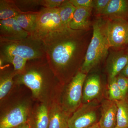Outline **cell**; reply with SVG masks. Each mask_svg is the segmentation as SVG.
<instances>
[{"label": "cell", "mask_w": 128, "mask_h": 128, "mask_svg": "<svg viewBox=\"0 0 128 128\" xmlns=\"http://www.w3.org/2000/svg\"><path fill=\"white\" fill-rule=\"evenodd\" d=\"M65 0H40V6L47 8H58Z\"/></svg>", "instance_id": "27"}, {"label": "cell", "mask_w": 128, "mask_h": 128, "mask_svg": "<svg viewBox=\"0 0 128 128\" xmlns=\"http://www.w3.org/2000/svg\"><path fill=\"white\" fill-rule=\"evenodd\" d=\"M91 8H76L69 28L74 30H88L92 25L91 21L92 11Z\"/></svg>", "instance_id": "16"}, {"label": "cell", "mask_w": 128, "mask_h": 128, "mask_svg": "<svg viewBox=\"0 0 128 128\" xmlns=\"http://www.w3.org/2000/svg\"><path fill=\"white\" fill-rule=\"evenodd\" d=\"M100 16L111 20H128V0H110Z\"/></svg>", "instance_id": "14"}, {"label": "cell", "mask_w": 128, "mask_h": 128, "mask_svg": "<svg viewBox=\"0 0 128 128\" xmlns=\"http://www.w3.org/2000/svg\"><path fill=\"white\" fill-rule=\"evenodd\" d=\"M24 12L16 6L14 0H0V19L5 20L14 18L22 14Z\"/></svg>", "instance_id": "19"}, {"label": "cell", "mask_w": 128, "mask_h": 128, "mask_svg": "<svg viewBox=\"0 0 128 128\" xmlns=\"http://www.w3.org/2000/svg\"><path fill=\"white\" fill-rule=\"evenodd\" d=\"M30 35L14 18L0 20V42L22 40Z\"/></svg>", "instance_id": "10"}, {"label": "cell", "mask_w": 128, "mask_h": 128, "mask_svg": "<svg viewBox=\"0 0 128 128\" xmlns=\"http://www.w3.org/2000/svg\"><path fill=\"white\" fill-rule=\"evenodd\" d=\"M14 1L20 9L21 8L32 9L40 6V0H14Z\"/></svg>", "instance_id": "26"}, {"label": "cell", "mask_w": 128, "mask_h": 128, "mask_svg": "<svg viewBox=\"0 0 128 128\" xmlns=\"http://www.w3.org/2000/svg\"><path fill=\"white\" fill-rule=\"evenodd\" d=\"M91 30L68 28L41 40L47 62L60 82H70L80 70L91 39Z\"/></svg>", "instance_id": "1"}, {"label": "cell", "mask_w": 128, "mask_h": 128, "mask_svg": "<svg viewBox=\"0 0 128 128\" xmlns=\"http://www.w3.org/2000/svg\"><path fill=\"white\" fill-rule=\"evenodd\" d=\"M70 115L63 108L60 102L52 100L49 107L48 128H68Z\"/></svg>", "instance_id": "12"}, {"label": "cell", "mask_w": 128, "mask_h": 128, "mask_svg": "<svg viewBox=\"0 0 128 128\" xmlns=\"http://www.w3.org/2000/svg\"><path fill=\"white\" fill-rule=\"evenodd\" d=\"M38 12H24L14 18L21 28L32 36L36 25L37 16Z\"/></svg>", "instance_id": "18"}, {"label": "cell", "mask_w": 128, "mask_h": 128, "mask_svg": "<svg viewBox=\"0 0 128 128\" xmlns=\"http://www.w3.org/2000/svg\"><path fill=\"white\" fill-rule=\"evenodd\" d=\"M76 8L69 0H66L58 8L60 17L64 28H69Z\"/></svg>", "instance_id": "22"}, {"label": "cell", "mask_w": 128, "mask_h": 128, "mask_svg": "<svg viewBox=\"0 0 128 128\" xmlns=\"http://www.w3.org/2000/svg\"><path fill=\"white\" fill-rule=\"evenodd\" d=\"M30 128H31V127H30Z\"/></svg>", "instance_id": "32"}, {"label": "cell", "mask_w": 128, "mask_h": 128, "mask_svg": "<svg viewBox=\"0 0 128 128\" xmlns=\"http://www.w3.org/2000/svg\"><path fill=\"white\" fill-rule=\"evenodd\" d=\"M88 128H100V126H99L98 122L97 123L92 125L91 127Z\"/></svg>", "instance_id": "31"}, {"label": "cell", "mask_w": 128, "mask_h": 128, "mask_svg": "<svg viewBox=\"0 0 128 128\" xmlns=\"http://www.w3.org/2000/svg\"><path fill=\"white\" fill-rule=\"evenodd\" d=\"M92 34L80 71L87 74L107 58L110 44L105 30V19L99 16L92 24Z\"/></svg>", "instance_id": "3"}, {"label": "cell", "mask_w": 128, "mask_h": 128, "mask_svg": "<svg viewBox=\"0 0 128 128\" xmlns=\"http://www.w3.org/2000/svg\"><path fill=\"white\" fill-rule=\"evenodd\" d=\"M32 110L28 101L16 103L1 114L0 128H13L26 122Z\"/></svg>", "instance_id": "8"}, {"label": "cell", "mask_w": 128, "mask_h": 128, "mask_svg": "<svg viewBox=\"0 0 128 128\" xmlns=\"http://www.w3.org/2000/svg\"><path fill=\"white\" fill-rule=\"evenodd\" d=\"M128 63V48L112 51L106 60V70L108 79L116 77Z\"/></svg>", "instance_id": "11"}, {"label": "cell", "mask_w": 128, "mask_h": 128, "mask_svg": "<svg viewBox=\"0 0 128 128\" xmlns=\"http://www.w3.org/2000/svg\"><path fill=\"white\" fill-rule=\"evenodd\" d=\"M13 128H30V126L28 121L26 122L21 124L19 126Z\"/></svg>", "instance_id": "30"}, {"label": "cell", "mask_w": 128, "mask_h": 128, "mask_svg": "<svg viewBox=\"0 0 128 128\" xmlns=\"http://www.w3.org/2000/svg\"><path fill=\"white\" fill-rule=\"evenodd\" d=\"M96 107L92 102L84 104L69 118L68 128H88L97 123Z\"/></svg>", "instance_id": "9"}, {"label": "cell", "mask_w": 128, "mask_h": 128, "mask_svg": "<svg viewBox=\"0 0 128 128\" xmlns=\"http://www.w3.org/2000/svg\"><path fill=\"white\" fill-rule=\"evenodd\" d=\"M120 74H122L123 75L128 78V63L125 67H124V68L121 72Z\"/></svg>", "instance_id": "29"}, {"label": "cell", "mask_w": 128, "mask_h": 128, "mask_svg": "<svg viewBox=\"0 0 128 128\" xmlns=\"http://www.w3.org/2000/svg\"><path fill=\"white\" fill-rule=\"evenodd\" d=\"M18 74L14 70L1 72L0 99L2 100L9 93L14 83V78Z\"/></svg>", "instance_id": "20"}, {"label": "cell", "mask_w": 128, "mask_h": 128, "mask_svg": "<svg viewBox=\"0 0 128 128\" xmlns=\"http://www.w3.org/2000/svg\"><path fill=\"white\" fill-rule=\"evenodd\" d=\"M117 84L124 98H126L128 91V78L121 74L116 76Z\"/></svg>", "instance_id": "25"}, {"label": "cell", "mask_w": 128, "mask_h": 128, "mask_svg": "<svg viewBox=\"0 0 128 128\" xmlns=\"http://www.w3.org/2000/svg\"><path fill=\"white\" fill-rule=\"evenodd\" d=\"M76 8H92L93 0H70Z\"/></svg>", "instance_id": "28"}, {"label": "cell", "mask_w": 128, "mask_h": 128, "mask_svg": "<svg viewBox=\"0 0 128 128\" xmlns=\"http://www.w3.org/2000/svg\"><path fill=\"white\" fill-rule=\"evenodd\" d=\"M110 0H93L92 9L98 16H100L106 8Z\"/></svg>", "instance_id": "24"}, {"label": "cell", "mask_w": 128, "mask_h": 128, "mask_svg": "<svg viewBox=\"0 0 128 128\" xmlns=\"http://www.w3.org/2000/svg\"><path fill=\"white\" fill-rule=\"evenodd\" d=\"M104 18L105 32L110 48L116 50L126 48L128 44V20Z\"/></svg>", "instance_id": "7"}, {"label": "cell", "mask_w": 128, "mask_h": 128, "mask_svg": "<svg viewBox=\"0 0 128 128\" xmlns=\"http://www.w3.org/2000/svg\"><path fill=\"white\" fill-rule=\"evenodd\" d=\"M50 103L41 102L32 109L28 122L31 128H48Z\"/></svg>", "instance_id": "13"}, {"label": "cell", "mask_w": 128, "mask_h": 128, "mask_svg": "<svg viewBox=\"0 0 128 128\" xmlns=\"http://www.w3.org/2000/svg\"><path fill=\"white\" fill-rule=\"evenodd\" d=\"M13 56L28 60L46 58L42 40L31 35L22 40L0 42V58Z\"/></svg>", "instance_id": "4"}, {"label": "cell", "mask_w": 128, "mask_h": 128, "mask_svg": "<svg viewBox=\"0 0 128 128\" xmlns=\"http://www.w3.org/2000/svg\"><path fill=\"white\" fill-rule=\"evenodd\" d=\"M14 84L24 85L31 90L33 97L41 102L50 103L52 87L60 82L46 58L28 60L25 70L14 78Z\"/></svg>", "instance_id": "2"}, {"label": "cell", "mask_w": 128, "mask_h": 128, "mask_svg": "<svg viewBox=\"0 0 128 128\" xmlns=\"http://www.w3.org/2000/svg\"><path fill=\"white\" fill-rule=\"evenodd\" d=\"M117 106L116 102L109 99L102 104L99 124L100 128H115L116 125Z\"/></svg>", "instance_id": "15"}, {"label": "cell", "mask_w": 128, "mask_h": 128, "mask_svg": "<svg viewBox=\"0 0 128 128\" xmlns=\"http://www.w3.org/2000/svg\"><path fill=\"white\" fill-rule=\"evenodd\" d=\"M86 74L80 70L67 85L60 104L63 108L71 114L80 107L82 102V90Z\"/></svg>", "instance_id": "5"}, {"label": "cell", "mask_w": 128, "mask_h": 128, "mask_svg": "<svg viewBox=\"0 0 128 128\" xmlns=\"http://www.w3.org/2000/svg\"><path fill=\"white\" fill-rule=\"evenodd\" d=\"M102 84L98 74L89 76L85 80L82 90V102L89 103L97 98L100 93Z\"/></svg>", "instance_id": "17"}, {"label": "cell", "mask_w": 128, "mask_h": 128, "mask_svg": "<svg viewBox=\"0 0 128 128\" xmlns=\"http://www.w3.org/2000/svg\"><path fill=\"white\" fill-rule=\"evenodd\" d=\"M65 29L63 28L58 8H42L38 12L36 25L32 36L42 40L49 34Z\"/></svg>", "instance_id": "6"}, {"label": "cell", "mask_w": 128, "mask_h": 128, "mask_svg": "<svg viewBox=\"0 0 128 128\" xmlns=\"http://www.w3.org/2000/svg\"><path fill=\"white\" fill-rule=\"evenodd\" d=\"M108 80V99L116 102L125 98L117 84L116 77Z\"/></svg>", "instance_id": "23"}, {"label": "cell", "mask_w": 128, "mask_h": 128, "mask_svg": "<svg viewBox=\"0 0 128 128\" xmlns=\"http://www.w3.org/2000/svg\"><path fill=\"white\" fill-rule=\"evenodd\" d=\"M116 102L118 110L115 128H128V102L125 98Z\"/></svg>", "instance_id": "21"}]
</instances>
